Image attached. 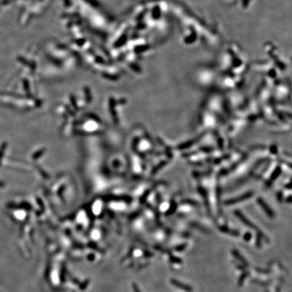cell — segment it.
Returning a JSON list of instances; mask_svg holds the SVG:
<instances>
[{"instance_id":"cell-1","label":"cell","mask_w":292,"mask_h":292,"mask_svg":"<svg viewBox=\"0 0 292 292\" xmlns=\"http://www.w3.org/2000/svg\"><path fill=\"white\" fill-rule=\"evenodd\" d=\"M234 214H235V215L237 216L238 219L240 220V221H241V223H243V224L246 225V226L248 227L249 228L252 229H255V230L258 231V228L256 227V226L254 224H253V223H252V222L250 221L246 216L243 215V214L241 213L240 211L235 210Z\"/></svg>"},{"instance_id":"cell-2","label":"cell","mask_w":292,"mask_h":292,"mask_svg":"<svg viewBox=\"0 0 292 292\" xmlns=\"http://www.w3.org/2000/svg\"><path fill=\"white\" fill-rule=\"evenodd\" d=\"M252 196V193H251V192L246 193V194H243V196H239V197H238V198H233V199L227 200V201H225V204L231 205V204H234V203L241 202V201H244V200L250 198Z\"/></svg>"},{"instance_id":"cell-3","label":"cell","mask_w":292,"mask_h":292,"mask_svg":"<svg viewBox=\"0 0 292 292\" xmlns=\"http://www.w3.org/2000/svg\"><path fill=\"white\" fill-rule=\"evenodd\" d=\"M170 283H172V285H173L175 286L176 287H177L180 289L184 290V291L187 292H191L192 291V287L190 285L183 283L176 280L175 279H171Z\"/></svg>"},{"instance_id":"cell-4","label":"cell","mask_w":292,"mask_h":292,"mask_svg":"<svg viewBox=\"0 0 292 292\" xmlns=\"http://www.w3.org/2000/svg\"><path fill=\"white\" fill-rule=\"evenodd\" d=\"M258 203L259 205H260L261 208L263 209V210L264 211L265 213L267 214L270 218H273L274 216H275V213H274L273 210L268 206V205L265 202L262 198H258Z\"/></svg>"},{"instance_id":"cell-5","label":"cell","mask_w":292,"mask_h":292,"mask_svg":"<svg viewBox=\"0 0 292 292\" xmlns=\"http://www.w3.org/2000/svg\"><path fill=\"white\" fill-rule=\"evenodd\" d=\"M219 230L221 231V232L224 233L228 234V235H230L231 236H234V237H238V236L240 235V233L238 231L235 229H231L229 227L225 226H220Z\"/></svg>"},{"instance_id":"cell-6","label":"cell","mask_w":292,"mask_h":292,"mask_svg":"<svg viewBox=\"0 0 292 292\" xmlns=\"http://www.w3.org/2000/svg\"><path fill=\"white\" fill-rule=\"evenodd\" d=\"M231 253H232V255L233 256L235 257V258L237 260H239V262H241V263H242L243 266H249V263L248 261L246 260V258H245L243 257V256L241 255L240 253H239V252H238L237 250H233L231 251Z\"/></svg>"},{"instance_id":"cell-7","label":"cell","mask_w":292,"mask_h":292,"mask_svg":"<svg viewBox=\"0 0 292 292\" xmlns=\"http://www.w3.org/2000/svg\"><path fill=\"white\" fill-rule=\"evenodd\" d=\"M264 237H265V239L267 240V238H266V236H265L262 232L260 231L259 230H258L256 239V246L257 248H261V246H262V239Z\"/></svg>"},{"instance_id":"cell-8","label":"cell","mask_w":292,"mask_h":292,"mask_svg":"<svg viewBox=\"0 0 292 292\" xmlns=\"http://www.w3.org/2000/svg\"><path fill=\"white\" fill-rule=\"evenodd\" d=\"M248 275H249V273L248 271H244L242 274H241L240 277H239V279H238V285H239V287L243 285L245 279L247 278V277H248Z\"/></svg>"},{"instance_id":"cell-9","label":"cell","mask_w":292,"mask_h":292,"mask_svg":"<svg viewBox=\"0 0 292 292\" xmlns=\"http://www.w3.org/2000/svg\"><path fill=\"white\" fill-rule=\"evenodd\" d=\"M170 261L171 262L174 263V264H181L182 263V260L180 258L175 256H170Z\"/></svg>"},{"instance_id":"cell-10","label":"cell","mask_w":292,"mask_h":292,"mask_svg":"<svg viewBox=\"0 0 292 292\" xmlns=\"http://www.w3.org/2000/svg\"><path fill=\"white\" fill-rule=\"evenodd\" d=\"M186 247H187V243H182V244H180V245H178V246H176L175 248H174V250H175L176 252H182V251H183L185 248H186Z\"/></svg>"},{"instance_id":"cell-11","label":"cell","mask_w":292,"mask_h":292,"mask_svg":"<svg viewBox=\"0 0 292 292\" xmlns=\"http://www.w3.org/2000/svg\"><path fill=\"white\" fill-rule=\"evenodd\" d=\"M192 225L193 227H194V228L198 229H199V230H200V231H203V232H204V233H205H205L208 232V231L206 230V229L203 228V227H201V225H200L197 224V223H192Z\"/></svg>"},{"instance_id":"cell-12","label":"cell","mask_w":292,"mask_h":292,"mask_svg":"<svg viewBox=\"0 0 292 292\" xmlns=\"http://www.w3.org/2000/svg\"><path fill=\"white\" fill-rule=\"evenodd\" d=\"M252 234L250 233V232H246V233H245L244 235H243V240L246 241H250V240H251V239H252Z\"/></svg>"},{"instance_id":"cell-13","label":"cell","mask_w":292,"mask_h":292,"mask_svg":"<svg viewBox=\"0 0 292 292\" xmlns=\"http://www.w3.org/2000/svg\"><path fill=\"white\" fill-rule=\"evenodd\" d=\"M257 271L258 273H269L270 271L268 270H264V269H260V268H257Z\"/></svg>"}]
</instances>
